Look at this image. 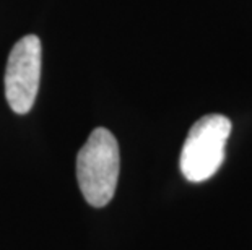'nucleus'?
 <instances>
[{
  "label": "nucleus",
  "instance_id": "f03ea898",
  "mask_svg": "<svg viewBox=\"0 0 252 250\" xmlns=\"http://www.w3.org/2000/svg\"><path fill=\"white\" fill-rule=\"evenodd\" d=\"M231 129V120L221 114L203 115L190 127L179 159L181 172L189 182H205L217 174Z\"/></svg>",
  "mask_w": 252,
  "mask_h": 250
},
{
  "label": "nucleus",
  "instance_id": "f257e3e1",
  "mask_svg": "<svg viewBox=\"0 0 252 250\" xmlns=\"http://www.w3.org/2000/svg\"><path fill=\"white\" fill-rule=\"evenodd\" d=\"M119 167L121 156L116 137L103 127L94 129L77 156V180L88 205L103 208L112 200Z\"/></svg>",
  "mask_w": 252,
  "mask_h": 250
},
{
  "label": "nucleus",
  "instance_id": "7ed1b4c3",
  "mask_svg": "<svg viewBox=\"0 0 252 250\" xmlns=\"http://www.w3.org/2000/svg\"><path fill=\"white\" fill-rule=\"evenodd\" d=\"M41 77V41L23 36L10 51L5 70V98L17 114H28L34 104Z\"/></svg>",
  "mask_w": 252,
  "mask_h": 250
}]
</instances>
